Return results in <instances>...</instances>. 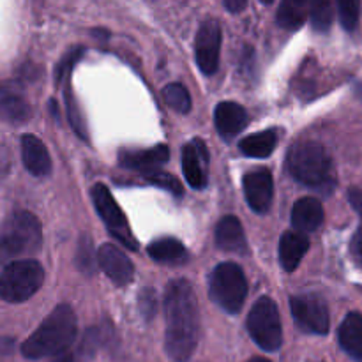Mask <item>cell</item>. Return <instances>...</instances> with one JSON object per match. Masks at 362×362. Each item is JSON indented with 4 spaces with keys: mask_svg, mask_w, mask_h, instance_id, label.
Segmentation results:
<instances>
[{
    "mask_svg": "<svg viewBox=\"0 0 362 362\" xmlns=\"http://www.w3.org/2000/svg\"><path fill=\"white\" fill-rule=\"evenodd\" d=\"M165 346L177 362L193 356L200 336V313L194 290L187 279H173L165 292Z\"/></svg>",
    "mask_w": 362,
    "mask_h": 362,
    "instance_id": "6da1fadb",
    "label": "cell"
},
{
    "mask_svg": "<svg viewBox=\"0 0 362 362\" xmlns=\"http://www.w3.org/2000/svg\"><path fill=\"white\" fill-rule=\"evenodd\" d=\"M99 267L103 269L106 276L115 283L117 286H124L131 283L134 274V267L127 255L120 251L113 244H103L98 251Z\"/></svg>",
    "mask_w": 362,
    "mask_h": 362,
    "instance_id": "7c38bea8",
    "label": "cell"
},
{
    "mask_svg": "<svg viewBox=\"0 0 362 362\" xmlns=\"http://www.w3.org/2000/svg\"><path fill=\"white\" fill-rule=\"evenodd\" d=\"M310 250V239L304 233L286 232L279 240V260L286 272H293Z\"/></svg>",
    "mask_w": 362,
    "mask_h": 362,
    "instance_id": "d6986e66",
    "label": "cell"
},
{
    "mask_svg": "<svg viewBox=\"0 0 362 362\" xmlns=\"http://www.w3.org/2000/svg\"><path fill=\"white\" fill-rule=\"evenodd\" d=\"M247 362H271V361H267V359H262V357H255V359H250Z\"/></svg>",
    "mask_w": 362,
    "mask_h": 362,
    "instance_id": "8d00e7d4",
    "label": "cell"
},
{
    "mask_svg": "<svg viewBox=\"0 0 362 362\" xmlns=\"http://www.w3.org/2000/svg\"><path fill=\"white\" fill-rule=\"evenodd\" d=\"M352 255H354V260L359 264V267L362 269V223L357 228L356 235H354L352 240Z\"/></svg>",
    "mask_w": 362,
    "mask_h": 362,
    "instance_id": "836d02e7",
    "label": "cell"
},
{
    "mask_svg": "<svg viewBox=\"0 0 362 362\" xmlns=\"http://www.w3.org/2000/svg\"><path fill=\"white\" fill-rule=\"evenodd\" d=\"M286 168L290 175L304 186L313 187L324 194L334 191V165L329 152L318 141L304 140L292 145L286 156Z\"/></svg>",
    "mask_w": 362,
    "mask_h": 362,
    "instance_id": "7a4b0ae2",
    "label": "cell"
},
{
    "mask_svg": "<svg viewBox=\"0 0 362 362\" xmlns=\"http://www.w3.org/2000/svg\"><path fill=\"white\" fill-rule=\"evenodd\" d=\"M163 98H165L166 105L172 106L175 112L187 113L191 110L189 92H187V88L184 87V85L180 83L166 85L165 90H163Z\"/></svg>",
    "mask_w": 362,
    "mask_h": 362,
    "instance_id": "4316f807",
    "label": "cell"
},
{
    "mask_svg": "<svg viewBox=\"0 0 362 362\" xmlns=\"http://www.w3.org/2000/svg\"><path fill=\"white\" fill-rule=\"evenodd\" d=\"M311 25L317 32H327L334 20V11L329 2H310Z\"/></svg>",
    "mask_w": 362,
    "mask_h": 362,
    "instance_id": "83f0119b",
    "label": "cell"
},
{
    "mask_svg": "<svg viewBox=\"0 0 362 362\" xmlns=\"http://www.w3.org/2000/svg\"><path fill=\"white\" fill-rule=\"evenodd\" d=\"M219 53H221V25L216 20L204 21L197 34V48H194V57L202 73L209 76L218 71Z\"/></svg>",
    "mask_w": 362,
    "mask_h": 362,
    "instance_id": "30bf717a",
    "label": "cell"
},
{
    "mask_svg": "<svg viewBox=\"0 0 362 362\" xmlns=\"http://www.w3.org/2000/svg\"><path fill=\"white\" fill-rule=\"evenodd\" d=\"M76 267L78 271L83 272V274L90 276L94 274L95 269V251H94V244H92V239L88 233H83L78 240V250H76Z\"/></svg>",
    "mask_w": 362,
    "mask_h": 362,
    "instance_id": "484cf974",
    "label": "cell"
},
{
    "mask_svg": "<svg viewBox=\"0 0 362 362\" xmlns=\"http://www.w3.org/2000/svg\"><path fill=\"white\" fill-rule=\"evenodd\" d=\"M209 296L226 313H239L247 296V281L243 269L233 262L219 264L211 274Z\"/></svg>",
    "mask_w": 362,
    "mask_h": 362,
    "instance_id": "5b68a950",
    "label": "cell"
},
{
    "mask_svg": "<svg viewBox=\"0 0 362 362\" xmlns=\"http://www.w3.org/2000/svg\"><path fill=\"white\" fill-rule=\"evenodd\" d=\"M21 158H23L25 168L32 175L45 177L52 172V158L48 154V148L34 134L21 136Z\"/></svg>",
    "mask_w": 362,
    "mask_h": 362,
    "instance_id": "9a60e30c",
    "label": "cell"
},
{
    "mask_svg": "<svg viewBox=\"0 0 362 362\" xmlns=\"http://www.w3.org/2000/svg\"><path fill=\"white\" fill-rule=\"evenodd\" d=\"M92 202H94V207L98 211L99 218L105 221L108 232L119 240L120 244L127 247L131 251L138 250V243L134 239L133 232L129 228V223H127L126 216L120 211L119 204L113 200L112 193L108 191V187L105 184H95L92 187Z\"/></svg>",
    "mask_w": 362,
    "mask_h": 362,
    "instance_id": "ba28073f",
    "label": "cell"
},
{
    "mask_svg": "<svg viewBox=\"0 0 362 362\" xmlns=\"http://www.w3.org/2000/svg\"><path fill=\"white\" fill-rule=\"evenodd\" d=\"M247 332L265 352H276L283 345V327L278 304L271 297H260L247 315Z\"/></svg>",
    "mask_w": 362,
    "mask_h": 362,
    "instance_id": "52a82bcc",
    "label": "cell"
},
{
    "mask_svg": "<svg viewBox=\"0 0 362 362\" xmlns=\"http://www.w3.org/2000/svg\"><path fill=\"white\" fill-rule=\"evenodd\" d=\"M276 141H278V136L274 129L260 131V133L244 138L240 141V151L250 158H269L276 148Z\"/></svg>",
    "mask_w": 362,
    "mask_h": 362,
    "instance_id": "7402d4cb",
    "label": "cell"
},
{
    "mask_svg": "<svg viewBox=\"0 0 362 362\" xmlns=\"http://www.w3.org/2000/svg\"><path fill=\"white\" fill-rule=\"evenodd\" d=\"M339 345L352 359L362 362V315L349 313L338 331Z\"/></svg>",
    "mask_w": 362,
    "mask_h": 362,
    "instance_id": "ffe728a7",
    "label": "cell"
},
{
    "mask_svg": "<svg viewBox=\"0 0 362 362\" xmlns=\"http://www.w3.org/2000/svg\"><path fill=\"white\" fill-rule=\"evenodd\" d=\"M243 184L250 207L258 214L267 212L271 209L272 194H274L272 173L267 168H257L244 175Z\"/></svg>",
    "mask_w": 362,
    "mask_h": 362,
    "instance_id": "8fae6325",
    "label": "cell"
},
{
    "mask_svg": "<svg viewBox=\"0 0 362 362\" xmlns=\"http://www.w3.org/2000/svg\"><path fill=\"white\" fill-rule=\"evenodd\" d=\"M216 244L223 251H230V253H247L246 235H244L243 225H240L235 216H225L218 223V226H216Z\"/></svg>",
    "mask_w": 362,
    "mask_h": 362,
    "instance_id": "ac0fdd59",
    "label": "cell"
},
{
    "mask_svg": "<svg viewBox=\"0 0 362 362\" xmlns=\"http://www.w3.org/2000/svg\"><path fill=\"white\" fill-rule=\"evenodd\" d=\"M209 165V151L202 140H193L182 148V170L187 184L194 189H204L207 184L204 166Z\"/></svg>",
    "mask_w": 362,
    "mask_h": 362,
    "instance_id": "4fadbf2b",
    "label": "cell"
},
{
    "mask_svg": "<svg viewBox=\"0 0 362 362\" xmlns=\"http://www.w3.org/2000/svg\"><path fill=\"white\" fill-rule=\"evenodd\" d=\"M138 310L144 315L145 320H152L158 311V297L152 288H144L138 296Z\"/></svg>",
    "mask_w": 362,
    "mask_h": 362,
    "instance_id": "1f68e13d",
    "label": "cell"
},
{
    "mask_svg": "<svg viewBox=\"0 0 362 362\" xmlns=\"http://www.w3.org/2000/svg\"><path fill=\"white\" fill-rule=\"evenodd\" d=\"M145 179L148 180L151 184H154V186L161 187V189H166L168 193L175 194V197H182V186H180L179 180L175 179L173 175H170V173L163 172V170H156V172L152 173H147L145 175Z\"/></svg>",
    "mask_w": 362,
    "mask_h": 362,
    "instance_id": "f546056e",
    "label": "cell"
},
{
    "mask_svg": "<svg viewBox=\"0 0 362 362\" xmlns=\"http://www.w3.org/2000/svg\"><path fill=\"white\" fill-rule=\"evenodd\" d=\"M42 281H45V271L39 262H11L0 274V297L7 303H23L41 288Z\"/></svg>",
    "mask_w": 362,
    "mask_h": 362,
    "instance_id": "8992f818",
    "label": "cell"
},
{
    "mask_svg": "<svg viewBox=\"0 0 362 362\" xmlns=\"http://www.w3.org/2000/svg\"><path fill=\"white\" fill-rule=\"evenodd\" d=\"M223 6L230 11V13H240L247 7V0H225Z\"/></svg>",
    "mask_w": 362,
    "mask_h": 362,
    "instance_id": "e575fe53",
    "label": "cell"
},
{
    "mask_svg": "<svg viewBox=\"0 0 362 362\" xmlns=\"http://www.w3.org/2000/svg\"><path fill=\"white\" fill-rule=\"evenodd\" d=\"M32 110L25 99L18 95H7L0 99V119L11 124H21L30 119Z\"/></svg>",
    "mask_w": 362,
    "mask_h": 362,
    "instance_id": "d4e9b609",
    "label": "cell"
},
{
    "mask_svg": "<svg viewBox=\"0 0 362 362\" xmlns=\"http://www.w3.org/2000/svg\"><path fill=\"white\" fill-rule=\"evenodd\" d=\"M76 331L78 324L74 311L67 304H60L42 320L37 331L21 345V354L27 359L60 356L73 345Z\"/></svg>",
    "mask_w": 362,
    "mask_h": 362,
    "instance_id": "3957f363",
    "label": "cell"
},
{
    "mask_svg": "<svg viewBox=\"0 0 362 362\" xmlns=\"http://www.w3.org/2000/svg\"><path fill=\"white\" fill-rule=\"evenodd\" d=\"M338 14H339V21H341L343 28H345L346 32H354L357 25H359L361 4L354 2V0H339Z\"/></svg>",
    "mask_w": 362,
    "mask_h": 362,
    "instance_id": "f1b7e54d",
    "label": "cell"
},
{
    "mask_svg": "<svg viewBox=\"0 0 362 362\" xmlns=\"http://www.w3.org/2000/svg\"><path fill=\"white\" fill-rule=\"evenodd\" d=\"M55 362H76V361H74V356H73V354L64 352V354H60V356H57Z\"/></svg>",
    "mask_w": 362,
    "mask_h": 362,
    "instance_id": "d590c367",
    "label": "cell"
},
{
    "mask_svg": "<svg viewBox=\"0 0 362 362\" xmlns=\"http://www.w3.org/2000/svg\"><path fill=\"white\" fill-rule=\"evenodd\" d=\"M214 122L218 133L225 138H233L247 126V113L233 101L219 103L214 112Z\"/></svg>",
    "mask_w": 362,
    "mask_h": 362,
    "instance_id": "e0dca14e",
    "label": "cell"
},
{
    "mask_svg": "<svg viewBox=\"0 0 362 362\" xmlns=\"http://www.w3.org/2000/svg\"><path fill=\"white\" fill-rule=\"evenodd\" d=\"M310 14V2L304 0H285L278 9V23L286 30H297L303 27Z\"/></svg>",
    "mask_w": 362,
    "mask_h": 362,
    "instance_id": "603a6c76",
    "label": "cell"
},
{
    "mask_svg": "<svg viewBox=\"0 0 362 362\" xmlns=\"http://www.w3.org/2000/svg\"><path fill=\"white\" fill-rule=\"evenodd\" d=\"M41 223L32 212H13L0 226V264H11L41 247Z\"/></svg>",
    "mask_w": 362,
    "mask_h": 362,
    "instance_id": "277c9868",
    "label": "cell"
},
{
    "mask_svg": "<svg viewBox=\"0 0 362 362\" xmlns=\"http://www.w3.org/2000/svg\"><path fill=\"white\" fill-rule=\"evenodd\" d=\"M292 226L299 233H310L315 232L324 223V207H322L320 200L317 198H300L292 209Z\"/></svg>",
    "mask_w": 362,
    "mask_h": 362,
    "instance_id": "2e32d148",
    "label": "cell"
},
{
    "mask_svg": "<svg viewBox=\"0 0 362 362\" xmlns=\"http://www.w3.org/2000/svg\"><path fill=\"white\" fill-rule=\"evenodd\" d=\"M293 320L310 334L325 336L331 325L329 308L320 296H297L290 299Z\"/></svg>",
    "mask_w": 362,
    "mask_h": 362,
    "instance_id": "9c48e42d",
    "label": "cell"
},
{
    "mask_svg": "<svg viewBox=\"0 0 362 362\" xmlns=\"http://www.w3.org/2000/svg\"><path fill=\"white\" fill-rule=\"evenodd\" d=\"M81 55H83V49L76 48V49H73V52L67 53V55L64 57V59L60 60L59 64H57V67H55V80H57V83H60V81H62L64 78H66L67 74H69V71L73 69V66L78 62V59H80Z\"/></svg>",
    "mask_w": 362,
    "mask_h": 362,
    "instance_id": "d6a6232c",
    "label": "cell"
},
{
    "mask_svg": "<svg viewBox=\"0 0 362 362\" xmlns=\"http://www.w3.org/2000/svg\"><path fill=\"white\" fill-rule=\"evenodd\" d=\"M147 253L159 264H184L187 260V250L180 240L165 237L148 244Z\"/></svg>",
    "mask_w": 362,
    "mask_h": 362,
    "instance_id": "44dd1931",
    "label": "cell"
},
{
    "mask_svg": "<svg viewBox=\"0 0 362 362\" xmlns=\"http://www.w3.org/2000/svg\"><path fill=\"white\" fill-rule=\"evenodd\" d=\"M110 332H112V327H110L108 324L95 325V327L88 329L83 336V341H81L80 346H78L76 354H73L74 361L76 359L85 361L87 357L94 356L95 350H98L99 346H101L103 343L110 338Z\"/></svg>",
    "mask_w": 362,
    "mask_h": 362,
    "instance_id": "cb8c5ba5",
    "label": "cell"
},
{
    "mask_svg": "<svg viewBox=\"0 0 362 362\" xmlns=\"http://www.w3.org/2000/svg\"><path fill=\"white\" fill-rule=\"evenodd\" d=\"M66 108H67V119H69L71 126H73V129L76 131L78 136H81L83 140H88L87 129H85V124L83 120H81L80 108H78L76 101H74L73 98V92H71L69 87L66 88Z\"/></svg>",
    "mask_w": 362,
    "mask_h": 362,
    "instance_id": "4dcf8cb0",
    "label": "cell"
},
{
    "mask_svg": "<svg viewBox=\"0 0 362 362\" xmlns=\"http://www.w3.org/2000/svg\"><path fill=\"white\" fill-rule=\"evenodd\" d=\"M170 159V148L166 145L159 144L152 148H144V151H124L120 152V165L124 168L136 170L144 175L147 173L161 170L163 165H166Z\"/></svg>",
    "mask_w": 362,
    "mask_h": 362,
    "instance_id": "5bb4252c",
    "label": "cell"
}]
</instances>
